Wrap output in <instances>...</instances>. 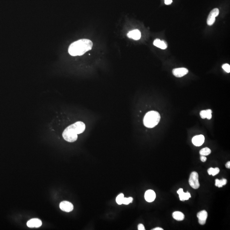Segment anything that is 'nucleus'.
<instances>
[{
	"label": "nucleus",
	"instance_id": "f257e3e1",
	"mask_svg": "<svg viewBox=\"0 0 230 230\" xmlns=\"http://www.w3.org/2000/svg\"><path fill=\"white\" fill-rule=\"evenodd\" d=\"M85 128V124L83 122H76L64 130L62 134L63 137L68 142H74L78 139V134L84 132Z\"/></svg>",
	"mask_w": 230,
	"mask_h": 230
},
{
	"label": "nucleus",
	"instance_id": "f03ea898",
	"mask_svg": "<svg viewBox=\"0 0 230 230\" xmlns=\"http://www.w3.org/2000/svg\"><path fill=\"white\" fill-rule=\"evenodd\" d=\"M93 45L92 42L89 39H80L70 44L68 52L72 56H80L91 50Z\"/></svg>",
	"mask_w": 230,
	"mask_h": 230
},
{
	"label": "nucleus",
	"instance_id": "7ed1b4c3",
	"mask_svg": "<svg viewBox=\"0 0 230 230\" xmlns=\"http://www.w3.org/2000/svg\"><path fill=\"white\" fill-rule=\"evenodd\" d=\"M161 118L159 113L157 111H149L145 115L143 123L147 128H153L157 126Z\"/></svg>",
	"mask_w": 230,
	"mask_h": 230
},
{
	"label": "nucleus",
	"instance_id": "20e7f679",
	"mask_svg": "<svg viewBox=\"0 0 230 230\" xmlns=\"http://www.w3.org/2000/svg\"><path fill=\"white\" fill-rule=\"evenodd\" d=\"M189 183L190 186L195 189H198L200 187L199 175L197 172L194 171L190 174L189 179Z\"/></svg>",
	"mask_w": 230,
	"mask_h": 230
},
{
	"label": "nucleus",
	"instance_id": "39448f33",
	"mask_svg": "<svg viewBox=\"0 0 230 230\" xmlns=\"http://www.w3.org/2000/svg\"><path fill=\"white\" fill-rule=\"evenodd\" d=\"M219 14L218 9L215 8L213 9L209 14L207 19V24L208 25L211 26L215 21V18Z\"/></svg>",
	"mask_w": 230,
	"mask_h": 230
},
{
	"label": "nucleus",
	"instance_id": "423d86ee",
	"mask_svg": "<svg viewBox=\"0 0 230 230\" xmlns=\"http://www.w3.org/2000/svg\"><path fill=\"white\" fill-rule=\"evenodd\" d=\"M60 209L63 211L69 212L73 210V205L69 202L64 201L60 203L59 205Z\"/></svg>",
	"mask_w": 230,
	"mask_h": 230
},
{
	"label": "nucleus",
	"instance_id": "0eeeda50",
	"mask_svg": "<svg viewBox=\"0 0 230 230\" xmlns=\"http://www.w3.org/2000/svg\"><path fill=\"white\" fill-rule=\"evenodd\" d=\"M188 73V70L185 68H178L172 70V73L176 77L181 78Z\"/></svg>",
	"mask_w": 230,
	"mask_h": 230
},
{
	"label": "nucleus",
	"instance_id": "6e6552de",
	"mask_svg": "<svg viewBox=\"0 0 230 230\" xmlns=\"http://www.w3.org/2000/svg\"><path fill=\"white\" fill-rule=\"evenodd\" d=\"M197 217L199 220V223L201 225L206 223L208 217L207 212L205 210L199 212L197 214Z\"/></svg>",
	"mask_w": 230,
	"mask_h": 230
},
{
	"label": "nucleus",
	"instance_id": "1a4fd4ad",
	"mask_svg": "<svg viewBox=\"0 0 230 230\" xmlns=\"http://www.w3.org/2000/svg\"><path fill=\"white\" fill-rule=\"evenodd\" d=\"M192 141L193 144L196 146H200L205 141V137L202 135H196L193 137Z\"/></svg>",
	"mask_w": 230,
	"mask_h": 230
},
{
	"label": "nucleus",
	"instance_id": "9d476101",
	"mask_svg": "<svg viewBox=\"0 0 230 230\" xmlns=\"http://www.w3.org/2000/svg\"><path fill=\"white\" fill-rule=\"evenodd\" d=\"M42 225V221L38 219H32L27 223V226L29 228H39Z\"/></svg>",
	"mask_w": 230,
	"mask_h": 230
},
{
	"label": "nucleus",
	"instance_id": "9b49d317",
	"mask_svg": "<svg viewBox=\"0 0 230 230\" xmlns=\"http://www.w3.org/2000/svg\"><path fill=\"white\" fill-rule=\"evenodd\" d=\"M156 195L155 192L152 190H149L145 193V198L147 202H153L156 198Z\"/></svg>",
	"mask_w": 230,
	"mask_h": 230
},
{
	"label": "nucleus",
	"instance_id": "f8f14e48",
	"mask_svg": "<svg viewBox=\"0 0 230 230\" xmlns=\"http://www.w3.org/2000/svg\"><path fill=\"white\" fill-rule=\"evenodd\" d=\"M128 37L135 40H138L141 38V33L138 30H135L129 32L127 34Z\"/></svg>",
	"mask_w": 230,
	"mask_h": 230
},
{
	"label": "nucleus",
	"instance_id": "ddd939ff",
	"mask_svg": "<svg viewBox=\"0 0 230 230\" xmlns=\"http://www.w3.org/2000/svg\"><path fill=\"white\" fill-rule=\"evenodd\" d=\"M179 195V199L181 201L187 200L191 197L190 194L188 192L184 193L182 188H180L177 191Z\"/></svg>",
	"mask_w": 230,
	"mask_h": 230
},
{
	"label": "nucleus",
	"instance_id": "4468645a",
	"mask_svg": "<svg viewBox=\"0 0 230 230\" xmlns=\"http://www.w3.org/2000/svg\"><path fill=\"white\" fill-rule=\"evenodd\" d=\"M153 45L161 49L165 50L167 48L168 46L167 44L163 41H161L159 39H156L153 42Z\"/></svg>",
	"mask_w": 230,
	"mask_h": 230
},
{
	"label": "nucleus",
	"instance_id": "2eb2a0df",
	"mask_svg": "<svg viewBox=\"0 0 230 230\" xmlns=\"http://www.w3.org/2000/svg\"><path fill=\"white\" fill-rule=\"evenodd\" d=\"M212 111L210 109L202 110L200 113V115L202 119L207 118L210 120L212 118Z\"/></svg>",
	"mask_w": 230,
	"mask_h": 230
},
{
	"label": "nucleus",
	"instance_id": "dca6fc26",
	"mask_svg": "<svg viewBox=\"0 0 230 230\" xmlns=\"http://www.w3.org/2000/svg\"><path fill=\"white\" fill-rule=\"evenodd\" d=\"M172 216L173 218L177 221H182L184 218V214L180 211L174 212L172 213Z\"/></svg>",
	"mask_w": 230,
	"mask_h": 230
},
{
	"label": "nucleus",
	"instance_id": "f3484780",
	"mask_svg": "<svg viewBox=\"0 0 230 230\" xmlns=\"http://www.w3.org/2000/svg\"><path fill=\"white\" fill-rule=\"evenodd\" d=\"M227 182V180L225 178H223L221 180L216 179L215 180V185L219 188H222L223 185H225Z\"/></svg>",
	"mask_w": 230,
	"mask_h": 230
},
{
	"label": "nucleus",
	"instance_id": "a211bd4d",
	"mask_svg": "<svg viewBox=\"0 0 230 230\" xmlns=\"http://www.w3.org/2000/svg\"><path fill=\"white\" fill-rule=\"evenodd\" d=\"M208 172L210 175H212L213 176H215V175L218 174L219 172V169L218 168H216L215 169L211 168L208 169Z\"/></svg>",
	"mask_w": 230,
	"mask_h": 230
},
{
	"label": "nucleus",
	"instance_id": "6ab92c4d",
	"mask_svg": "<svg viewBox=\"0 0 230 230\" xmlns=\"http://www.w3.org/2000/svg\"><path fill=\"white\" fill-rule=\"evenodd\" d=\"M200 153L201 156H208L211 153V150L208 147H205L200 150Z\"/></svg>",
	"mask_w": 230,
	"mask_h": 230
},
{
	"label": "nucleus",
	"instance_id": "aec40b11",
	"mask_svg": "<svg viewBox=\"0 0 230 230\" xmlns=\"http://www.w3.org/2000/svg\"><path fill=\"white\" fill-rule=\"evenodd\" d=\"M124 198V195L123 194H121L118 195L116 198V202L119 205H122Z\"/></svg>",
	"mask_w": 230,
	"mask_h": 230
},
{
	"label": "nucleus",
	"instance_id": "412c9836",
	"mask_svg": "<svg viewBox=\"0 0 230 230\" xmlns=\"http://www.w3.org/2000/svg\"><path fill=\"white\" fill-rule=\"evenodd\" d=\"M133 200V198L132 197H129V198H124L123 200L122 204L124 205H128L130 203L132 202Z\"/></svg>",
	"mask_w": 230,
	"mask_h": 230
},
{
	"label": "nucleus",
	"instance_id": "4be33fe9",
	"mask_svg": "<svg viewBox=\"0 0 230 230\" xmlns=\"http://www.w3.org/2000/svg\"><path fill=\"white\" fill-rule=\"evenodd\" d=\"M222 68H223V69L225 72L228 73H230V66L229 64H228V63L224 64L222 66Z\"/></svg>",
	"mask_w": 230,
	"mask_h": 230
},
{
	"label": "nucleus",
	"instance_id": "5701e85b",
	"mask_svg": "<svg viewBox=\"0 0 230 230\" xmlns=\"http://www.w3.org/2000/svg\"><path fill=\"white\" fill-rule=\"evenodd\" d=\"M138 229L139 230H145V227H144V225L143 224H140L138 225Z\"/></svg>",
	"mask_w": 230,
	"mask_h": 230
},
{
	"label": "nucleus",
	"instance_id": "b1692460",
	"mask_svg": "<svg viewBox=\"0 0 230 230\" xmlns=\"http://www.w3.org/2000/svg\"><path fill=\"white\" fill-rule=\"evenodd\" d=\"M200 159L202 162L204 163V162H206V161L207 158L205 156H202L200 157Z\"/></svg>",
	"mask_w": 230,
	"mask_h": 230
},
{
	"label": "nucleus",
	"instance_id": "393cba45",
	"mask_svg": "<svg viewBox=\"0 0 230 230\" xmlns=\"http://www.w3.org/2000/svg\"><path fill=\"white\" fill-rule=\"evenodd\" d=\"M172 3V0H165V3L166 5H170Z\"/></svg>",
	"mask_w": 230,
	"mask_h": 230
},
{
	"label": "nucleus",
	"instance_id": "a878e982",
	"mask_svg": "<svg viewBox=\"0 0 230 230\" xmlns=\"http://www.w3.org/2000/svg\"><path fill=\"white\" fill-rule=\"evenodd\" d=\"M225 166H226V168H227V169H230V161H229V162H228V163H226V165H225Z\"/></svg>",
	"mask_w": 230,
	"mask_h": 230
},
{
	"label": "nucleus",
	"instance_id": "bb28decb",
	"mask_svg": "<svg viewBox=\"0 0 230 230\" xmlns=\"http://www.w3.org/2000/svg\"><path fill=\"white\" fill-rule=\"evenodd\" d=\"M153 230H163V229H162L161 228H156L155 229H153Z\"/></svg>",
	"mask_w": 230,
	"mask_h": 230
}]
</instances>
